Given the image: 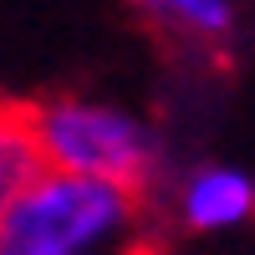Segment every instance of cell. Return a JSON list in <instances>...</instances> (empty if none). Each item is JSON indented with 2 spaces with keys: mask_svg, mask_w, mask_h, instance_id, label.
Here are the masks:
<instances>
[{
  "mask_svg": "<svg viewBox=\"0 0 255 255\" xmlns=\"http://www.w3.org/2000/svg\"><path fill=\"white\" fill-rule=\"evenodd\" d=\"M163 194V215L174 220L179 235H235L255 220V179L240 163L225 158H199L184 168H168V179L158 184Z\"/></svg>",
  "mask_w": 255,
  "mask_h": 255,
  "instance_id": "3",
  "label": "cell"
},
{
  "mask_svg": "<svg viewBox=\"0 0 255 255\" xmlns=\"http://www.w3.org/2000/svg\"><path fill=\"white\" fill-rule=\"evenodd\" d=\"M41 174H46V163L36 153L31 113H15V108L0 102V215L26 194Z\"/></svg>",
  "mask_w": 255,
  "mask_h": 255,
  "instance_id": "4",
  "label": "cell"
},
{
  "mask_svg": "<svg viewBox=\"0 0 255 255\" xmlns=\"http://www.w3.org/2000/svg\"><path fill=\"white\" fill-rule=\"evenodd\" d=\"M143 215V194L46 168L0 215V255H133Z\"/></svg>",
  "mask_w": 255,
  "mask_h": 255,
  "instance_id": "2",
  "label": "cell"
},
{
  "mask_svg": "<svg viewBox=\"0 0 255 255\" xmlns=\"http://www.w3.org/2000/svg\"><path fill=\"white\" fill-rule=\"evenodd\" d=\"M133 5L194 41H225L235 31V0H133Z\"/></svg>",
  "mask_w": 255,
  "mask_h": 255,
  "instance_id": "5",
  "label": "cell"
},
{
  "mask_svg": "<svg viewBox=\"0 0 255 255\" xmlns=\"http://www.w3.org/2000/svg\"><path fill=\"white\" fill-rule=\"evenodd\" d=\"M31 133L46 168L118 184L128 194H153L174 168L158 123L113 97H51L31 113Z\"/></svg>",
  "mask_w": 255,
  "mask_h": 255,
  "instance_id": "1",
  "label": "cell"
}]
</instances>
